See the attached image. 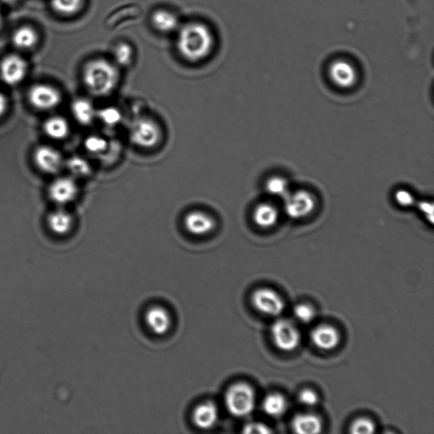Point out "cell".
<instances>
[{
	"instance_id": "obj_20",
	"label": "cell",
	"mask_w": 434,
	"mask_h": 434,
	"mask_svg": "<svg viewBox=\"0 0 434 434\" xmlns=\"http://www.w3.org/2000/svg\"><path fill=\"white\" fill-rule=\"evenodd\" d=\"M278 219V211L270 204H261L253 212V220L258 227L270 228L274 227Z\"/></svg>"
},
{
	"instance_id": "obj_9",
	"label": "cell",
	"mask_w": 434,
	"mask_h": 434,
	"mask_svg": "<svg viewBox=\"0 0 434 434\" xmlns=\"http://www.w3.org/2000/svg\"><path fill=\"white\" fill-rule=\"evenodd\" d=\"M27 62L19 55H8L0 63V76L4 83L11 86L23 82L27 76Z\"/></svg>"
},
{
	"instance_id": "obj_17",
	"label": "cell",
	"mask_w": 434,
	"mask_h": 434,
	"mask_svg": "<svg viewBox=\"0 0 434 434\" xmlns=\"http://www.w3.org/2000/svg\"><path fill=\"white\" fill-rule=\"evenodd\" d=\"M291 428L298 434H317L322 431L323 424L317 415L300 414L293 416Z\"/></svg>"
},
{
	"instance_id": "obj_16",
	"label": "cell",
	"mask_w": 434,
	"mask_h": 434,
	"mask_svg": "<svg viewBox=\"0 0 434 434\" xmlns=\"http://www.w3.org/2000/svg\"><path fill=\"white\" fill-rule=\"evenodd\" d=\"M218 416V408L213 402L207 401L195 408L193 421L199 428L210 429L216 424Z\"/></svg>"
},
{
	"instance_id": "obj_3",
	"label": "cell",
	"mask_w": 434,
	"mask_h": 434,
	"mask_svg": "<svg viewBox=\"0 0 434 434\" xmlns=\"http://www.w3.org/2000/svg\"><path fill=\"white\" fill-rule=\"evenodd\" d=\"M257 395L252 387L246 382H237L228 389L225 403L228 410L237 418H245L254 410Z\"/></svg>"
},
{
	"instance_id": "obj_4",
	"label": "cell",
	"mask_w": 434,
	"mask_h": 434,
	"mask_svg": "<svg viewBox=\"0 0 434 434\" xmlns=\"http://www.w3.org/2000/svg\"><path fill=\"white\" fill-rule=\"evenodd\" d=\"M129 134L131 142L144 150L156 147L163 138V131L158 123L146 117L136 118L131 122Z\"/></svg>"
},
{
	"instance_id": "obj_8",
	"label": "cell",
	"mask_w": 434,
	"mask_h": 434,
	"mask_svg": "<svg viewBox=\"0 0 434 434\" xmlns=\"http://www.w3.org/2000/svg\"><path fill=\"white\" fill-rule=\"evenodd\" d=\"M30 103L40 110H50L57 107L61 102L58 89L47 84L34 85L28 93Z\"/></svg>"
},
{
	"instance_id": "obj_33",
	"label": "cell",
	"mask_w": 434,
	"mask_h": 434,
	"mask_svg": "<svg viewBox=\"0 0 434 434\" xmlns=\"http://www.w3.org/2000/svg\"><path fill=\"white\" fill-rule=\"evenodd\" d=\"M298 401L306 407L316 406L319 402V397L317 392L310 389L301 390L298 395Z\"/></svg>"
},
{
	"instance_id": "obj_34",
	"label": "cell",
	"mask_w": 434,
	"mask_h": 434,
	"mask_svg": "<svg viewBox=\"0 0 434 434\" xmlns=\"http://www.w3.org/2000/svg\"><path fill=\"white\" fill-rule=\"evenodd\" d=\"M245 433H262L266 434L272 433L271 429L262 423H250L244 427Z\"/></svg>"
},
{
	"instance_id": "obj_12",
	"label": "cell",
	"mask_w": 434,
	"mask_h": 434,
	"mask_svg": "<svg viewBox=\"0 0 434 434\" xmlns=\"http://www.w3.org/2000/svg\"><path fill=\"white\" fill-rule=\"evenodd\" d=\"M34 161L42 172L48 174L57 173L65 165L63 156L51 146H40L34 152Z\"/></svg>"
},
{
	"instance_id": "obj_32",
	"label": "cell",
	"mask_w": 434,
	"mask_h": 434,
	"mask_svg": "<svg viewBox=\"0 0 434 434\" xmlns=\"http://www.w3.org/2000/svg\"><path fill=\"white\" fill-rule=\"evenodd\" d=\"M350 432L354 434H372L376 432V425L371 419L357 418L351 423Z\"/></svg>"
},
{
	"instance_id": "obj_37",
	"label": "cell",
	"mask_w": 434,
	"mask_h": 434,
	"mask_svg": "<svg viewBox=\"0 0 434 434\" xmlns=\"http://www.w3.org/2000/svg\"><path fill=\"white\" fill-rule=\"evenodd\" d=\"M2 1L7 4H11L16 2L17 0H2Z\"/></svg>"
},
{
	"instance_id": "obj_21",
	"label": "cell",
	"mask_w": 434,
	"mask_h": 434,
	"mask_svg": "<svg viewBox=\"0 0 434 434\" xmlns=\"http://www.w3.org/2000/svg\"><path fill=\"white\" fill-rule=\"evenodd\" d=\"M152 23L158 31L164 33H170L180 28V20L172 12L159 10L152 15Z\"/></svg>"
},
{
	"instance_id": "obj_23",
	"label": "cell",
	"mask_w": 434,
	"mask_h": 434,
	"mask_svg": "<svg viewBox=\"0 0 434 434\" xmlns=\"http://www.w3.org/2000/svg\"><path fill=\"white\" fill-rule=\"evenodd\" d=\"M44 130L48 137L53 139H63L69 134V123L61 117H52L45 123Z\"/></svg>"
},
{
	"instance_id": "obj_28",
	"label": "cell",
	"mask_w": 434,
	"mask_h": 434,
	"mask_svg": "<svg viewBox=\"0 0 434 434\" xmlns=\"http://www.w3.org/2000/svg\"><path fill=\"white\" fill-rule=\"evenodd\" d=\"M84 0H51L54 10L62 15H72L79 11Z\"/></svg>"
},
{
	"instance_id": "obj_15",
	"label": "cell",
	"mask_w": 434,
	"mask_h": 434,
	"mask_svg": "<svg viewBox=\"0 0 434 434\" xmlns=\"http://www.w3.org/2000/svg\"><path fill=\"white\" fill-rule=\"evenodd\" d=\"M146 324L153 333L164 335L171 327L172 320L167 310L160 306H154L146 314Z\"/></svg>"
},
{
	"instance_id": "obj_30",
	"label": "cell",
	"mask_w": 434,
	"mask_h": 434,
	"mask_svg": "<svg viewBox=\"0 0 434 434\" xmlns=\"http://www.w3.org/2000/svg\"><path fill=\"white\" fill-rule=\"evenodd\" d=\"M115 61L117 65L127 66L130 65L133 61L134 50L126 42H121L116 46L113 52Z\"/></svg>"
},
{
	"instance_id": "obj_29",
	"label": "cell",
	"mask_w": 434,
	"mask_h": 434,
	"mask_svg": "<svg viewBox=\"0 0 434 434\" xmlns=\"http://www.w3.org/2000/svg\"><path fill=\"white\" fill-rule=\"evenodd\" d=\"M85 148L88 153L95 156L105 154L108 150L109 143L104 137L100 135H91L85 140Z\"/></svg>"
},
{
	"instance_id": "obj_35",
	"label": "cell",
	"mask_w": 434,
	"mask_h": 434,
	"mask_svg": "<svg viewBox=\"0 0 434 434\" xmlns=\"http://www.w3.org/2000/svg\"><path fill=\"white\" fill-rule=\"evenodd\" d=\"M395 199L398 202L399 205L402 206H411L414 205L415 201L414 197L412 194L406 190H399L395 194Z\"/></svg>"
},
{
	"instance_id": "obj_31",
	"label": "cell",
	"mask_w": 434,
	"mask_h": 434,
	"mask_svg": "<svg viewBox=\"0 0 434 434\" xmlns=\"http://www.w3.org/2000/svg\"><path fill=\"white\" fill-rule=\"evenodd\" d=\"M293 316L303 324H309L316 318L317 312L312 305L309 304H299L293 308Z\"/></svg>"
},
{
	"instance_id": "obj_19",
	"label": "cell",
	"mask_w": 434,
	"mask_h": 434,
	"mask_svg": "<svg viewBox=\"0 0 434 434\" xmlns=\"http://www.w3.org/2000/svg\"><path fill=\"white\" fill-rule=\"evenodd\" d=\"M49 227L57 235H66L74 225V218L70 213L64 210H57L48 217Z\"/></svg>"
},
{
	"instance_id": "obj_18",
	"label": "cell",
	"mask_w": 434,
	"mask_h": 434,
	"mask_svg": "<svg viewBox=\"0 0 434 434\" xmlns=\"http://www.w3.org/2000/svg\"><path fill=\"white\" fill-rule=\"evenodd\" d=\"M71 112L80 124L88 126L97 119V110L90 100L78 99L71 105Z\"/></svg>"
},
{
	"instance_id": "obj_1",
	"label": "cell",
	"mask_w": 434,
	"mask_h": 434,
	"mask_svg": "<svg viewBox=\"0 0 434 434\" xmlns=\"http://www.w3.org/2000/svg\"><path fill=\"white\" fill-rule=\"evenodd\" d=\"M214 37L205 24L191 23L178 32L177 46L182 57L191 62L206 59L211 52Z\"/></svg>"
},
{
	"instance_id": "obj_13",
	"label": "cell",
	"mask_w": 434,
	"mask_h": 434,
	"mask_svg": "<svg viewBox=\"0 0 434 434\" xmlns=\"http://www.w3.org/2000/svg\"><path fill=\"white\" fill-rule=\"evenodd\" d=\"M329 72L332 82L342 88L354 86L358 78L355 66L344 59H339L332 64Z\"/></svg>"
},
{
	"instance_id": "obj_2",
	"label": "cell",
	"mask_w": 434,
	"mask_h": 434,
	"mask_svg": "<svg viewBox=\"0 0 434 434\" xmlns=\"http://www.w3.org/2000/svg\"><path fill=\"white\" fill-rule=\"evenodd\" d=\"M119 71L116 65L105 59H93L85 66L83 79L85 87L93 96H109L119 83Z\"/></svg>"
},
{
	"instance_id": "obj_10",
	"label": "cell",
	"mask_w": 434,
	"mask_h": 434,
	"mask_svg": "<svg viewBox=\"0 0 434 434\" xmlns=\"http://www.w3.org/2000/svg\"><path fill=\"white\" fill-rule=\"evenodd\" d=\"M184 225L187 232L192 235L201 237L213 232L216 223L214 217L207 212L192 211L185 216Z\"/></svg>"
},
{
	"instance_id": "obj_6",
	"label": "cell",
	"mask_w": 434,
	"mask_h": 434,
	"mask_svg": "<svg viewBox=\"0 0 434 434\" xmlns=\"http://www.w3.org/2000/svg\"><path fill=\"white\" fill-rule=\"evenodd\" d=\"M251 303L257 312L272 317L281 316L285 309L283 298L269 288L257 289L251 296Z\"/></svg>"
},
{
	"instance_id": "obj_27",
	"label": "cell",
	"mask_w": 434,
	"mask_h": 434,
	"mask_svg": "<svg viewBox=\"0 0 434 434\" xmlns=\"http://www.w3.org/2000/svg\"><path fill=\"white\" fill-rule=\"evenodd\" d=\"M267 193L271 197L284 199L289 192L288 182L285 178L281 177H274L269 178L266 184Z\"/></svg>"
},
{
	"instance_id": "obj_36",
	"label": "cell",
	"mask_w": 434,
	"mask_h": 434,
	"mask_svg": "<svg viewBox=\"0 0 434 434\" xmlns=\"http://www.w3.org/2000/svg\"><path fill=\"white\" fill-rule=\"evenodd\" d=\"M8 109L7 98L0 93V117H2Z\"/></svg>"
},
{
	"instance_id": "obj_25",
	"label": "cell",
	"mask_w": 434,
	"mask_h": 434,
	"mask_svg": "<svg viewBox=\"0 0 434 434\" xmlns=\"http://www.w3.org/2000/svg\"><path fill=\"white\" fill-rule=\"evenodd\" d=\"M66 168L68 171L71 172V176L75 177H88L92 171L91 165L88 161L78 156L71 157L66 161Z\"/></svg>"
},
{
	"instance_id": "obj_38",
	"label": "cell",
	"mask_w": 434,
	"mask_h": 434,
	"mask_svg": "<svg viewBox=\"0 0 434 434\" xmlns=\"http://www.w3.org/2000/svg\"><path fill=\"white\" fill-rule=\"evenodd\" d=\"M1 20H2L1 13H0V24H1Z\"/></svg>"
},
{
	"instance_id": "obj_14",
	"label": "cell",
	"mask_w": 434,
	"mask_h": 434,
	"mask_svg": "<svg viewBox=\"0 0 434 434\" xmlns=\"http://www.w3.org/2000/svg\"><path fill=\"white\" fill-rule=\"evenodd\" d=\"M310 339L314 346L322 351H329L337 348L340 343V334L334 327L322 324L312 331Z\"/></svg>"
},
{
	"instance_id": "obj_11",
	"label": "cell",
	"mask_w": 434,
	"mask_h": 434,
	"mask_svg": "<svg viewBox=\"0 0 434 434\" xmlns=\"http://www.w3.org/2000/svg\"><path fill=\"white\" fill-rule=\"evenodd\" d=\"M78 188L74 177H59L52 182L49 188V195L58 205H66L74 201L78 195Z\"/></svg>"
},
{
	"instance_id": "obj_22",
	"label": "cell",
	"mask_w": 434,
	"mask_h": 434,
	"mask_svg": "<svg viewBox=\"0 0 434 434\" xmlns=\"http://www.w3.org/2000/svg\"><path fill=\"white\" fill-rule=\"evenodd\" d=\"M288 409V401L283 394L272 393L266 395L262 401V410L271 418H279Z\"/></svg>"
},
{
	"instance_id": "obj_24",
	"label": "cell",
	"mask_w": 434,
	"mask_h": 434,
	"mask_svg": "<svg viewBox=\"0 0 434 434\" xmlns=\"http://www.w3.org/2000/svg\"><path fill=\"white\" fill-rule=\"evenodd\" d=\"M38 40L35 30L30 27H23L16 30L13 34L12 42L16 48L28 49L33 48Z\"/></svg>"
},
{
	"instance_id": "obj_26",
	"label": "cell",
	"mask_w": 434,
	"mask_h": 434,
	"mask_svg": "<svg viewBox=\"0 0 434 434\" xmlns=\"http://www.w3.org/2000/svg\"><path fill=\"white\" fill-rule=\"evenodd\" d=\"M97 118L108 127H116L122 120L121 110L115 106H108L97 110Z\"/></svg>"
},
{
	"instance_id": "obj_7",
	"label": "cell",
	"mask_w": 434,
	"mask_h": 434,
	"mask_svg": "<svg viewBox=\"0 0 434 434\" xmlns=\"http://www.w3.org/2000/svg\"><path fill=\"white\" fill-rule=\"evenodd\" d=\"M284 210L292 219H302L308 216L316 207V201L307 191L300 190L289 193L284 199Z\"/></svg>"
},
{
	"instance_id": "obj_5",
	"label": "cell",
	"mask_w": 434,
	"mask_h": 434,
	"mask_svg": "<svg viewBox=\"0 0 434 434\" xmlns=\"http://www.w3.org/2000/svg\"><path fill=\"white\" fill-rule=\"evenodd\" d=\"M270 334L272 343L281 351H295L301 341L299 329L288 319H276L271 326Z\"/></svg>"
}]
</instances>
